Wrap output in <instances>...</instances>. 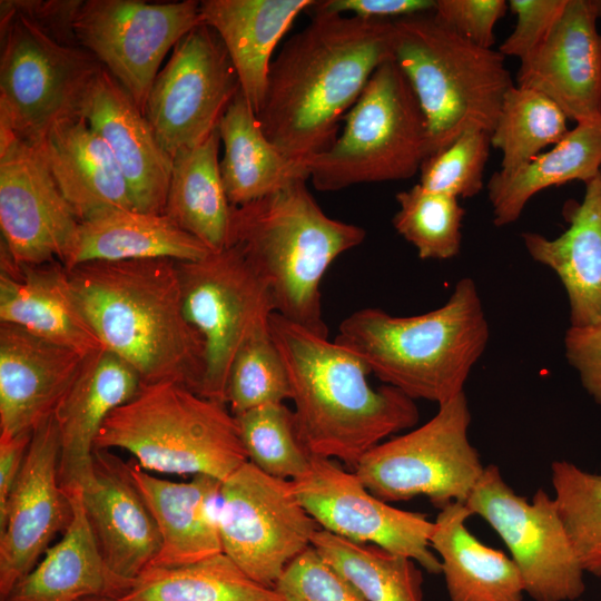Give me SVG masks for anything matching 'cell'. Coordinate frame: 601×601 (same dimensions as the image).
Returning <instances> with one entry per match:
<instances>
[{
  "mask_svg": "<svg viewBox=\"0 0 601 601\" xmlns=\"http://www.w3.org/2000/svg\"><path fill=\"white\" fill-rule=\"evenodd\" d=\"M313 13L272 62L257 115L265 136L300 164L335 142L374 71L394 60V20Z\"/></svg>",
  "mask_w": 601,
  "mask_h": 601,
  "instance_id": "cell-1",
  "label": "cell"
},
{
  "mask_svg": "<svg viewBox=\"0 0 601 601\" xmlns=\"http://www.w3.org/2000/svg\"><path fill=\"white\" fill-rule=\"evenodd\" d=\"M67 273L104 348L129 363L142 385L175 382L199 394L205 342L185 315L177 260L88 262Z\"/></svg>",
  "mask_w": 601,
  "mask_h": 601,
  "instance_id": "cell-2",
  "label": "cell"
},
{
  "mask_svg": "<svg viewBox=\"0 0 601 601\" xmlns=\"http://www.w3.org/2000/svg\"><path fill=\"white\" fill-rule=\"evenodd\" d=\"M272 337L285 363L299 436L314 457L356 470L387 436L416 425L415 401L397 388H374L366 364L347 347L277 313Z\"/></svg>",
  "mask_w": 601,
  "mask_h": 601,
  "instance_id": "cell-3",
  "label": "cell"
},
{
  "mask_svg": "<svg viewBox=\"0 0 601 601\" xmlns=\"http://www.w3.org/2000/svg\"><path fill=\"white\" fill-rule=\"evenodd\" d=\"M489 338L476 284L464 277L445 304L421 315L358 309L342 321L335 342L361 357L386 385L414 401L440 405L464 392Z\"/></svg>",
  "mask_w": 601,
  "mask_h": 601,
  "instance_id": "cell-4",
  "label": "cell"
},
{
  "mask_svg": "<svg viewBox=\"0 0 601 601\" xmlns=\"http://www.w3.org/2000/svg\"><path fill=\"white\" fill-rule=\"evenodd\" d=\"M306 181L231 206L227 246H238L266 279L275 313L327 336L322 278L341 254L364 240L365 230L327 216Z\"/></svg>",
  "mask_w": 601,
  "mask_h": 601,
  "instance_id": "cell-5",
  "label": "cell"
},
{
  "mask_svg": "<svg viewBox=\"0 0 601 601\" xmlns=\"http://www.w3.org/2000/svg\"><path fill=\"white\" fill-rule=\"evenodd\" d=\"M393 26L394 61L426 119V158L466 130L491 134L514 85L505 57L465 40L432 12L394 20Z\"/></svg>",
  "mask_w": 601,
  "mask_h": 601,
  "instance_id": "cell-6",
  "label": "cell"
},
{
  "mask_svg": "<svg viewBox=\"0 0 601 601\" xmlns=\"http://www.w3.org/2000/svg\"><path fill=\"white\" fill-rule=\"evenodd\" d=\"M124 450L142 469L220 482L248 462L227 405L175 382L142 385L104 422L95 450Z\"/></svg>",
  "mask_w": 601,
  "mask_h": 601,
  "instance_id": "cell-7",
  "label": "cell"
},
{
  "mask_svg": "<svg viewBox=\"0 0 601 601\" xmlns=\"http://www.w3.org/2000/svg\"><path fill=\"white\" fill-rule=\"evenodd\" d=\"M341 136L304 161L319 191L408 179L426 158L427 125L417 98L394 60L381 65L346 114Z\"/></svg>",
  "mask_w": 601,
  "mask_h": 601,
  "instance_id": "cell-8",
  "label": "cell"
},
{
  "mask_svg": "<svg viewBox=\"0 0 601 601\" xmlns=\"http://www.w3.org/2000/svg\"><path fill=\"white\" fill-rule=\"evenodd\" d=\"M0 118L33 144L57 121L77 116L102 67L80 46L57 40L33 18L1 1Z\"/></svg>",
  "mask_w": 601,
  "mask_h": 601,
  "instance_id": "cell-9",
  "label": "cell"
},
{
  "mask_svg": "<svg viewBox=\"0 0 601 601\" xmlns=\"http://www.w3.org/2000/svg\"><path fill=\"white\" fill-rule=\"evenodd\" d=\"M471 418L462 392L440 404L423 425L373 447L354 472L387 503L418 495L440 510L452 502L465 503L484 470L467 437Z\"/></svg>",
  "mask_w": 601,
  "mask_h": 601,
  "instance_id": "cell-10",
  "label": "cell"
},
{
  "mask_svg": "<svg viewBox=\"0 0 601 601\" xmlns=\"http://www.w3.org/2000/svg\"><path fill=\"white\" fill-rule=\"evenodd\" d=\"M177 266L185 315L205 342L199 395L227 405L237 351L275 313L270 287L236 245Z\"/></svg>",
  "mask_w": 601,
  "mask_h": 601,
  "instance_id": "cell-11",
  "label": "cell"
},
{
  "mask_svg": "<svg viewBox=\"0 0 601 601\" xmlns=\"http://www.w3.org/2000/svg\"><path fill=\"white\" fill-rule=\"evenodd\" d=\"M217 520L223 553L269 588L312 546L319 529L290 481L270 476L249 461L221 482Z\"/></svg>",
  "mask_w": 601,
  "mask_h": 601,
  "instance_id": "cell-12",
  "label": "cell"
},
{
  "mask_svg": "<svg viewBox=\"0 0 601 601\" xmlns=\"http://www.w3.org/2000/svg\"><path fill=\"white\" fill-rule=\"evenodd\" d=\"M464 504L502 539L521 572L525 593L534 601H574L583 593L584 571L556 501L543 489H538L530 502L490 464Z\"/></svg>",
  "mask_w": 601,
  "mask_h": 601,
  "instance_id": "cell-13",
  "label": "cell"
},
{
  "mask_svg": "<svg viewBox=\"0 0 601 601\" xmlns=\"http://www.w3.org/2000/svg\"><path fill=\"white\" fill-rule=\"evenodd\" d=\"M201 23L200 2L195 0H87L72 28L78 46L108 70L145 115L165 56Z\"/></svg>",
  "mask_w": 601,
  "mask_h": 601,
  "instance_id": "cell-14",
  "label": "cell"
},
{
  "mask_svg": "<svg viewBox=\"0 0 601 601\" xmlns=\"http://www.w3.org/2000/svg\"><path fill=\"white\" fill-rule=\"evenodd\" d=\"M239 91L237 72L221 39L201 23L177 42L158 72L145 117L161 147L174 158L217 129Z\"/></svg>",
  "mask_w": 601,
  "mask_h": 601,
  "instance_id": "cell-15",
  "label": "cell"
},
{
  "mask_svg": "<svg viewBox=\"0 0 601 601\" xmlns=\"http://www.w3.org/2000/svg\"><path fill=\"white\" fill-rule=\"evenodd\" d=\"M290 482L319 529L411 558L430 573L442 572L430 544L434 522L426 514L380 500L354 471H345L337 461L313 456L307 471Z\"/></svg>",
  "mask_w": 601,
  "mask_h": 601,
  "instance_id": "cell-16",
  "label": "cell"
},
{
  "mask_svg": "<svg viewBox=\"0 0 601 601\" xmlns=\"http://www.w3.org/2000/svg\"><path fill=\"white\" fill-rule=\"evenodd\" d=\"M79 223L32 144L14 136L0 146L1 245L13 262L63 265Z\"/></svg>",
  "mask_w": 601,
  "mask_h": 601,
  "instance_id": "cell-17",
  "label": "cell"
},
{
  "mask_svg": "<svg viewBox=\"0 0 601 601\" xmlns=\"http://www.w3.org/2000/svg\"><path fill=\"white\" fill-rule=\"evenodd\" d=\"M60 441L53 415L33 432L0 521V600L63 533L73 516L71 496L59 483Z\"/></svg>",
  "mask_w": 601,
  "mask_h": 601,
  "instance_id": "cell-18",
  "label": "cell"
},
{
  "mask_svg": "<svg viewBox=\"0 0 601 601\" xmlns=\"http://www.w3.org/2000/svg\"><path fill=\"white\" fill-rule=\"evenodd\" d=\"M81 503L98 552L109 573L131 587L156 559L157 524L126 463L109 450H95L92 477L80 489Z\"/></svg>",
  "mask_w": 601,
  "mask_h": 601,
  "instance_id": "cell-19",
  "label": "cell"
},
{
  "mask_svg": "<svg viewBox=\"0 0 601 601\" xmlns=\"http://www.w3.org/2000/svg\"><path fill=\"white\" fill-rule=\"evenodd\" d=\"M77 116L106 141L139 211L164 214L173 158L129 93L100 69L87 85Z\"/></svg>",
  "mask_w": 601,
  "mask_h": 601,
  "instance_id": "cell-20",
  "label": "cell"
},
{
  "mask_svg": "<svg viewBox=\"0 0 601 601\" xmlns=\"http://www.w3.org/2000/svg\"><path fill=\"white\" fill-rule=\"evenodd\" d=\"M597 20L592 0H568L546 41L516 75V86L545 95L577 124L601 116Z\"/></svg>",
  "mask_w": 601,
  "mask_h": 601,
  "instance_id": "cell-21",
  "label": "cell"
},
{
  "mask_svg": "<svg viewBox=\"0 0 601 601\" xmlns=\"http://www.w3.org/2000/svg\"><path fill=\"white\" fill-rule=\"evenodd\" d=\"M142 386L136 370L101 348L83 363L53 412L60 441L59 483L71 494L92 477L96 437L110 413Z\"/></svg>",
  "mask_w": 601,
  "mask_h": 601,
  "instance_id": "cell-22",
  "label": "cell"
},
{
  "mask_svg": "<svg viewBox=\"0 0 601 601\" xmlns=\"http://www.w3.org/2000/svg\"><path fill=\"white\" fill-rule=\"evenodd\" d=\"M85 357L0 323V434L32 433L53 415Z\"/></svg>",
  "mask_w": 601,
  "mask_h": 601,
  "instance_id": "cell-23",
  "label": "cell"
},
{
  "mask_svg": "<svg viewBox=\"0 0 601 601\" xmlns=\"http://www.w3.org/2000/svg\"><path fill=\"white\" fill-rule=\"evenodd\" d=\"M0 323L88 356L104 348L59 262L26 265L0 246Z\"/></svg>",
  "mask_w": 601,
  "mask_h": 601,
  "instance_id": "cell-24",
  "label": "cell"
},
{
  "mask_svg": "<svg viewBox=\"0 0 601 601\" xmlns=\"http://www.w3.org/2000/svg\"><path fill=\"white\" fill-rule=\"evenodd\" d=\"M32 145L79 221L115 209H136L111 150L83 118L55 122Z\"/></svg>",
  "mask_w": 601,
  "mask_h": 601,
  "instance_id": "cell-25",
  "label": "cell"
},
{
  "mask_svg": "<svg viewBox=\"0 0 601 601\" xmlns=\"http://www.w3.org/2000/svg\"><path fill=\"white\" fill-rule=\"evenodd\" d=\"M134 482L161 539L150 566L175 568L221 553L217 506L221 482L204 474L188 482L157 477L130 464Z\"/></svg>",
  "mask_w": 601,
  "mask_h": 601,
  "instance_id": "cell-26",
  "label": "cell"
},
{
  "mask_svg": "<svg viewBox=\"0 0 601 601\" xmlns=\"http://www.w3.org/2000/svg\"><path fill=\"white\" fill-rule=\"evenodd\" d=\"M566 229L555 238L522 234L533 260L549 267L566 293L570 326L601 321V174L585 184L580 203L564 208Z\"/></svg>",
  "mask_w": 601,
  "mask_h": 601,
  "instance_id": "cell-27",
  "label": "cell"
},
{
  "mask_svg": "<svg viewBox=\"0 0 601 601\" xmlns=\"http://www.w3.org/2000/svg\"><path fill=\"white\" fill-rule=\"evenodd\" d=\"M312 0H205L204 23L221 39L237 72L240 90L258 115L263 105L272 56L296 17Z\"/></svg>",
  "mask_w": 601,
  "mask_h": 601,
  "instance_id": "cell-28",
  "label": "cell"
},
{
  "mask_svg": "<svg viewBox=\"0 0 601 601\" xmlns=\"http://www.w3.org/2000/svg\"><path fill=\"white\" fill-rule=\"evenodd\" d=\"M464 503L440 510L430 544L439 554L451 601H523L524 583L512 558L483 544L466 528Z\"/></svg>",
  "mask_w": 601,
  "mask_h": 601,
  "instance_id": "cell-29",
  "label": "cell"
},
{
  "mask_svg": "<svg viewBox=\"0 0 601 601\" xmlns=\"http://www.w3.org/2000/svg\"><path fill=\"white\" fill-rule=\"evenodd\" d=\"M69 495L73 516L61 539L0 601L119 599L130 589L107 570L83 512L80 489Z\"/></svg>",
  "mask_w": 601,
  "mask_h": 601,
  "instance_id": "cell-30",
  "label": "cell"
},
{
  "mask_svg": "<svg viewBox=\"0 0 601 601\" xmlns=\"http://www.w3.org/2000/svg\"><path fill=\"white\" fill-rule=\"evenodd\" d=\"M209 253L165 214L115 209L79 223L63 266L154 258L190 262Z\"/></svg>",
  "mask_w": 601,
  "mask_h": 601,
  "instance_id": "cell-31",
  "label": "cell"
},
{
  "mask_svg": "<svg viewBox=\"0 0 601 601\" xmlns=\"http://www.w3.org/2000/svg\"><path fill=\"white\" fill-rule=\"evenodd\" d=\"M224 145L220 176L231 206L267 196L294 181L308 180L304 164L285 157L265 136L242 90L218 124Z\"/></svg>",
  "mask_w": 601,
  "mask_h": 601,
  "instance_id": "cell-32",
  "label": "cell"
},
{
  "mask_svg": "<svg viewBox=\"0 0 601 601\" xmlns=\"http://www.w3.org/2000/svg\"><path fill=\"white\" fill-rule=\"evenodd\" d=\"M601 174V116L578 122L550 150L519 170L492 174L486 184L493 224L516 221L529 200L543 189L580 180L584 185Z\"/></svg>",
  "mask_w": 601,
  "mask_h": 601,
  "instance_id": "cell-33",
  "label": "cell"
},
{
  "mask_svg": "<svg viewBox=\"0 0 601 601\" xmlns=\"http://www.w3.org/2000/svg\"><path fill=\"white\" fill-rule=\"evenodd\" d=\"M218 129L174 156L164 214L210 252L227 246L231 205L220 176Z\"/></svg>",
  "mask_w": 601,
  "mask_h": 601,
  "instance_id": "cell-34",
  "label": "cell"
},
{
  "mask_svg": "<svg viewBox=\"0 0 601 601\" xmlns=\"http://www.w3.org/2000/svg\"><path fill=\"white\" fill-rule=\"evenodd\" d=\"M118 601H284L225 553L175 566H149Z\"/></svg>",
  "mask_w": 601,
  "mask_h": 601,
  "instance_id": "cell-35",
  "label": "cell"
},
{
  "mask_svg": "<svg viewBox=\"0 0 601 601\" xmlns=\"http://www.w3.org/2000/svg\"><path fill=\"white\" fill-rule=\"evenodd\" d=\"M315 551L367 601H423V574L411 558L318 529Z\"/></svg>",
  "mask_w": 601,
  "mask_h": 601,
  "instance_id": "cell-36",
  "label": "cell"
},
{
  "mask_svg": "<svg viewBox=\"0 0 601 601\" xmlns=\"http://www.w3.org/2000/svg\"><path fill=\"white\" fill-rule=\"evenodd\" d=\"M568 117L545 95L513 85L504 95L491 145L502 152L503 174L519 170L570 131Z\"/></svg>",
  "mask_w": 601,
  "mask_h": 601,
  "instance_id": "cell-37",
  "label": "cell"
},
{
  "mask_svg": "<svg viewBox=\"0 0 601 601\" xmlns=\"http://www.w3.org/2000/svg\"><path fill=\"white\" fill-rule=\"evenodd\" d=\"M236 417L248 461L264 473L294 481L309 467L312 455L305 447L294 416L285 403H269Z\"/></svg>",
  "mask_w": 601,
  "mask_h": 601,
  "instance_id": "cell-38",
  "label": "cell"
},
{
  "mask_svg": "<svg viewBox=\"0 0 601 601\" xmlns=\"http://www.w3.org/2000/svg\"><path fill=\"white\" fill-rule=\"evenodd\" d=\"M396 201L393 226L421 259H449L460 253L465 210L457 198L416 184L397 193Z\"/></svg>",
  "mask_w": 601,
  "mask_h": 601,
  "instance_id": "cell-39",
  "label": "cell"
},
{
  "mask_svg": "<svg viewBox=\"0 0 601 601\" xmlns=\"http://www.w3.org/2000/svg\"><path fill=\"white\" fill-rule=\"evenodd\" d=\"M561 520L584 573L601 577V474L568 461L551 464Z\"/></svg>",
  "mask_w": 601,
  "mask_h": 601,
  "instance_id": "cell-40",
  "label": "cell"
},
{
  "mask_svg": "<svg viewBox=\"0 0 601 601\" xmlns=\"http://www.w3.org/2000/svg\"><path fill=\"white\" fill-rule=\"evenodd\" d=\"M283 357L272 337L269 321L258 326L237 351L227 386V405L234 416L252 408L290 400Z\"/></svg>",
  "mask_w": 601,
  "mask_h": 601,
  "instance_id": "cell-41",
  "label": "cell"
},
{
  "mask_svg": "<svg viewBox=\"0 0 601 601\" xmlns=\"http://www.w3.org/2000/svg\"><path fill=\"white\" fill-rule=\"evenodd\" d=\"M491 147L489 131H464L445 149L424 159L420 186L457 199L476 196L484 188V169Z\"/></svg>",
  "mask_w": 601,
  "mask_h": 601,
  "instance_id": "cell-42",
  "label": "cell"
},
{
  "mask_svg": "<svg viewBox=\"0 0 601 601\" xmlns=\"http://www.w3.org/2000/svg\"><path fill=\"white\" fill-rule=\"evenodd\" d=\"M275 590L284 601H367L313 546L288 564Z\"/></svg>",
  "mask_w": 601,
  "mask_h": 601,
  "instance_id": "cell-43",
  "label": "cell"
},
{
  "mask_svg": "<svg viewBox=\"0 0 601 601\" xmlns=\"http://www.w3.org/2000/svg\"><path fill=\"white\" fill-rule=\"evenodd\" d=\"M568 0H510L509 8L516 17L513 31L500 45L499 51L515 57L520 63L529 60L546 41Z\"/></svg>",
  "mask_w": 601,
  "mask_h": 601,
  "instance_id": "cell-44",
  "label": "cell"
},
{
  "mask_svg": "<svg viewBox=\"0 0 601 601\" xmlns=\"http://www.w3.org/2000/svg\"><path fill=\"white\" fill-rule=\"evenodd\" d=\"M508 8L505 0H436L432 13L465 40L490 49L494 27Z\"/></svg>",
  "mask_w": 601,
  "mask_h": 601,
  "instance_id": "cell-45",
  "label": "cell"
},
{
  "mask_svg": "<svg viewBox=\"0 0 601 601\" xmlns=\"http://www.w3.org/2000/svg\"><path fill=\"white\" fill-rule=\"evenodd\" d=\"M564 351L585 392L601 405V321L582 327L569 326Z\"/></svg>",
  "mask_w": 601,
  "mask_h": 601,
  "instance_id": "cell-46",
  "label": "cell"
},
{
  "mask_svg": "<svg viewBox=\"0 0 601 601\" xmlns=\"http://www.w3.org/2000/svg\"><path fill=\"white\" fill-rule=\"evenodd\" d=\"M436 0H326L315 1L312 9L344 16L351 13L363 20L393 21L431 13Z\"/></svg>",
  "mask_w": 601,
  "mask_h": 601,
  "instance_id": "cell-47",
  "label": "cell"
},
{
  "mask_svg": "<svg viewBox=\"0 0 601 601\" xmlns=\"http://www.w3.org/2000/svg\"><path fill=\"white\" fill-rule=\"evenodd\" d=\"M11 4L33 18L57 40L78 46L73 33V20L82 3L80 0L10 1Z\"/></svg>",
  "mask_w": 601,
  "mask_h": 601,
  "instance_id": "cell-48",
  "label": "cell"
},
{
  "mask_svg": "<svg viewBox=\"0 0 601 601\" xmlns=\"http://www.w3.org/2000/svg\"><path fill=\"white\" fill-rule=\"evenodd\" d=\"M32 433L0 434V521L4 518L8 502L22 469Z\"/></svg>",
  "mask_w": 601,
  "mask_h": 601,
  "instance_id": "cell-49",
  "label": "cell"
},
{
  "mask_svg": "<svg viewBox=\"0 0 601 601\" xmlns=\"http://www.w3.org/2000/svg\"><path fill=\"white\" fill-rule=\"evenodd\" d=\"M81 601H118V600L110 597H89Z\"/></svg>",
  "mask_w": 601,
  "mask_h": 601,
  "instance_id": "cell-50",
  "label": "cell"
},
{
  "mask_svg": "<svg viewBox=\"0 0 601 601\" xmlns=\"http://www.w3.org/2000/svg\"><path fill=\"white\" fill-rule=\"evenodd\" d=\"M597 19L601 20V0H592Z\"/></svg>",
  "mask_w": 601,
  "mask_h": 601,
  "instance_id": "cell-51",
  "label": "cell"
}]
</instances>
